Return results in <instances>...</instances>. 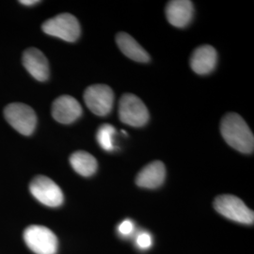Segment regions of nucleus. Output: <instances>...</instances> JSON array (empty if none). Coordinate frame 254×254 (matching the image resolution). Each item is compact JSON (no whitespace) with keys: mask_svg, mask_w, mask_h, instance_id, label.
<instances>
[{"mask_svg":"<svg viewBox=\"0 0 254 254\" xmlns=\"http://www.w3.org/2000/svg\"><path fill=\"white\" fill-rule=\"evenodd\" d=\"M23 64L27 72L38 81H46L49 77V64L46 56L39 49L27 48L23 54Z\"/></svg>","mask_w":254,"mask_h":254,"instance_id":"obj_10","label":"nucleus"},{"mask_svg":"<svg viewBox=\"0 0 254 254\" xmlns=\"http://www.w3.org/2000/svg\"><path fill=\"white\" fill-rule=\"evenodd\" d=\"M29 191L37 200L48 207H59L64 203L63 190L47 176H36L29 185Z\"/></svg>","mask_w":254,"mask_h":254,"instance_id":"obj_7","label":"nucleus"},{"mask_svg":"<svg viewBox=\"0 0 254 254\" xmlns=\"http://www.w3.org/2000/svg\"><path fill=\"white\" fill-rule=\"evenodd\" d=\"M214 207L220 215L233 221L248 225L254 224V211L234 195L218 196L214 201Z\"/></svg>","mask_w":254,"mask_h":254,"instance_id":"obj_3","label":"nucleus"},{"mask_svg":"<svg viewBox=\"0 0 254 254\" xmlns=\"http://www.w3.org/2000/svg\"><path fill=\"white\" fill-rule=\"evenodd\" d=\"M119 118L130 127H141L148 123L150 114L145 104L137 96L126 93L119 102Z\"/></svg>","mask_w":254,"mask_h":254,"instance_id":"obj_2","label":"nucleus"},{"mask_svg":"<svg viewBox=\"0 0 254 254\" xmlns=\"http://www.w3.org/2000/svg\"><path fill=\"white\" fill-rule=\"evenodd\" d=\"M116 42L120 50L127 56V58L137 63H148L150 56L145 49L140 46L136 40L126 32H120L116 36Z\"/></svg>","mask_w":254,"mask_h":254,"instance_id":"obj_14","label":"nucleus"},{"mask_svg":"<svg viewBox=\"0 0 254 254\" xmlns=\"http://www.w3.org/2000/svg\"><path fill=\"white\" fill-rule=\"evenodd\" d=\"M70 164L75 173L84 177H90L93 175L98 168V163L95 157L84 151H77L73 153L70 156Z\"/></svg>","mask_w":254,"mask_h":254,"instance_id":"obj_15","label":"nucleus"},{"mask_svg":"<svg viewBox=\"0 0 254 254\" xmlns=\"http://www.w3.org/2000/svg\"><path fill=\"white\" fill-rule=\"evenodd\" d=\"M193 4L189 0H173L166 7L168 21L176 27H187L193 17Z\"/></svg>","mask_w":254,"mask_h":254,"instance_id":"obj_12","label":"nucleus"},{"mask_svg":"<svg viewBox=\"0 0 254 254\" xmlns=\"http://www.w3.org/2000/svg\"><path fill=\"white\" fill-rule=\"evenodd\" d=\"M118 230L122 236H129L134 230V224L131 220L126 219L119 225Z\"/></svg>","mask_w":254,"mask_h":254,"instance_id":"obj_18","label":"nucleus"},{"mask_svg":"<svg viewBox=\"0 0 254 254\" xmlns=\"http://www.w3.org/2000/svg\"><path fill=\"white\" fill-rule=\"evenodd\" d=\"M166 178V168L163 162L154 161L148 164L137 173L136 184L143 189L154 190L162 186Z\"/></svg>","mask_w":254,"mask_h":254,"instance_id":"obj_13","label":"nucleus"},{"mask_svg":"<svg viewBox=\"0 0 254 254\" xmlns=\"http://www.w3.org/2000/svg\"><path fill=\"white\" fill-rule=\"evenodd\" d=\"M7 122L17 132L25 136L31 135L37 125V116L34 110L22 103H12L4 110Z\"/></svg>","mask_w":254,"mask_h":254,"instance_id":"obj_6","label":"nucleus"},{"mask_svg":"<svg viewBox=\"0 0 254 254\" xmlns=\"http://www.w3.org/2000/svg\"><path fill=\"white\" fill-rule=\"evenodd\" d=\"M84 101L92 113L106 116L113 108L114 92L108 85H91L84 92Z\"/></svg>","mask_w":254,"mask_h":254,"instance_id":"obj_8","label":"nucleus"},{"mask_svg":"<svg viewBox=\"0 0 254 254\" xmlns=\"http://www.w3.org/2000/svg\"><path fill=\"white\" fill-rule=\"evenodd\" d=\"M81 115L82 107L80 104L70 95L60 96L53 102L52 116L61 124H72Z\"/></svg>","mask_w":254,"mask_h":254,"instance_id":"obj_9","label":"nucleus"},{"mask_svg":"<svg viewBox=\"0 0 254 254\" xmlns=\"http://www.w3.org/2000/svg\"><path fill=\"white\" fill-rule=\"evenodd\" d=\"M24 240L27 247L36 254H56L58 238L54 233L45 226L31 225L24 232Z\"/></svg>","mask_w":254,"mask_h":254,"instance_id":"obj_5","label":"nucleus"},{"mask_svg":"<svg viewBox=\"0 0 254 254\" xmlns=\"http://www.w3.org/2000/svg\"><path fill=\"white\" fill-rule=\"evenodd\" d=\"M152 243H153L152 236H150L148 233H141L136 237V245L142 250L149 249L152 246Z\"/></svg>","mask_w":254,"mask_h":254,"instance_id":"obj_17","label":"nucleus"},{"mask_svg":"<svg viewBox=\"0 0 254 254\" xmlns=\"http://www.w3.org/2000/svg\"><path fill=\"white\" fill-rule=\"evenodd\" d=\"M42 28L47 35L57 37L70 43L75 42L81 32L78 20L70 13H62L48 19Z\"/></svg>","mask_w":254,"mask_h":254,"instance_id":"obj_4","label":"nucleus"},{"mask_svg":"<svg viewBox=\"0 0 254 254\" xmlns=\"http://www.w3.org/2000/svg\"><path fill=\"white\" fill-rule=\"evenodd\" d=\"M218 53L211 46H201L194 50L190 58L191 69L198 74L210 73L216 67Z\"/></svg>","mask_w":254,"mask_h":254,"instance_id":"obj_11","label":"nucleus"},{"mask_svg":"<svg viewBox=\"0 0 254 254\" xmlns=\"http://www.w3.org/2000/svg\"><path fill=\"white\" fill-rule=\"evenodd\" d=\"M21 4L25 5V6H32V5H35L37 3H40V1L38 0H22V1H19Z\"/></svg>","mask_w":254,"mask_h":254,"instance_id":"obj_19","label":"nucleus"},{"mask_svg":"<svg viewBox=\"0 0 254 254\" xmlns=\"http://www.w3.org/2000/svg\"><path fill=\"white\" fill-rule=\"evenodd\" d=\"M116 134L115 127L110 124L101 126L96 134V139L101 148L107 152H112L115 149L114 136Z\"/></svg>","mask_w":254,"mask_h":254,"instance_id":"obj_16","label":"nucleus"},{"mask_svg":"<svg viewBox=\"0 0 254 254\" xmlns=\"http://www.w3.org/2000/svg\"><path fill=\"white\" fill-rule=\"evenodd\" d=\"M220 132L229 145L240 153L251 154L254 150V136L245 120L236 113H228L220 124Z\"/></svg>","mask_w":254,"mask_h":254,"instance_id":"obj_1","label":"nucleus"}]
</instances>
